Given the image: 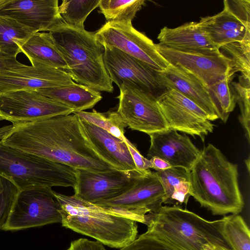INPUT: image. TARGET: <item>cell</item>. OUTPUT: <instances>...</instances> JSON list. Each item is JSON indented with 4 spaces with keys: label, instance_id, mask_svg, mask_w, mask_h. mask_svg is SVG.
<instances>
[{
    "label": "cell",
    "instance_id": "1",
    "mask_svg": "<svg viewBox=\"0 0 250 250\" xmlns=\"http://www.w3.org/2000/svg\"><path fill=\"white\" fill-rule=\"evenodd\" d=\"M0 141L11 148L75 169L98 172L115 169L96 152L81 119L73 113L12 124Z\"/></svg>",
    "mask_w": 250,
    "mask_h": 250
},
{
    "label": "cell",
    "instance_id": "2",
    "mask_svg": "<svg viewBox=\"0 0 250 250\" xmlns=\"http://www.w3.org/2000/svg\"><path fill=\"white\" fill-rule=\"evenodd\" d=\"M236 164L208 144L189 171L190 196L214 215L238 214L244 207Z\"/></svg>",
    "mask_w": 250,
    "mask_h": 250
},
{
    "label": "cell",
    "instance_id": "3",
    "mask_svg": "<svg viewBox=\"0 0 250 250\" xmlns=\"http://www.w3.org/2000/svg\"><path fill=\"white\" fill-rule=\"evenodd\" d=\"M61 207L62 226L109 247L121 249L133 242L138 234L137 222L75 196L53 191Z\"/></svg>",
    "mask_w": 250,
    "mask_h": 250
},
{
    "label": "cell",
    "instance_id": "4",
    "mask_svg": "<svg viewBox=\"0 0 250 250\" xmlns=\"http://www.w3.org/2000/svg\"><path fill=\"white\" fill-rule=\"evenodd\" d=\"M49 32L73 81L99 92H113V83L104 62V47L95 32L75 29L63 22Z\"/></svg>",
    "mask_w": 250,
    "mask_h": 250
},
{
    "label": "cell",
    "instance_id": "5",
    "mask_svg": "<svg viewBox=\"0 0 250 250\" xmlns=\"http://www.w3.org/2000/svg\"><path fill=\"white\" fill-rule=\"evenodd\" d=\"M223 221L206 220L179 206H162L150 213L147 231L181 250H204L209 244L229 247L222 234Z\"/></svg>",
    "mask_w": 250,
    "mask_h": 250
},
{
    "label": "cell",
    "instance_id": "6",
    "mask_svg": "<svg viewBox=\"0 0 250 250\" xmlns=\"http://www.w3.org/2000/svg\"><path fill=\"white\" fill-rule=\"evenodd\" d=\"M0 177L19 191L76 184L75 169L44 158L11 148L0 141Z\"/></svg>",
    "mask_w": 250,
    "mask_h": 250
},
{
    "label": "cell",
    "instance_id": "7",
    "mask_svg": "<svg viewBox=\"0 0 250 250\" xmlns=\"http://www.w3.org/2000/svg\"><path fill=\"white\" fill-rule=\"evenodd\" d=\"M164 196L163 185L155 171L147 169L138 173L132 185L122 194L94 204L146 225L148 214L162 206Z\"/></svg>",
    "mask_w": 250,
    "mask_h": 250
},
{
    "label": "cell",
    "instance_id": "8",
    "mask_svg": "<svg viewBox=\"0 0 250 250\" xmlns=\"http://www.w3.org/2000/svg\"><path fill=\"white\" fill-rule=\"evenodd\" d=\"M52 188L19 191L1 230L15 231L61 223V207Z\"/></svg>",
    "mask_w": 250,
    "mask_h": 250
},
{
    "label": "cell",
    "instance_id": "9",
    "mask_svg": "<svg viewBox=\"0 0 250 250\" xmlns=\"http://www.w3.org/2000/svg\"><path fill=\"white\" fill-rule=\"evenodd\" d=\"M103 46L106 70L112 82L120 89H135L156 99L167 91L156 71L118 49Z\"/></svg>",
    "mask_w": 250,
    "mask_h": 250
},
{
    "label": "cell",
    "instance_id": "10",
    "mask_svg": "<svg viewBox=\"0 0 250 250\" xmlns=\"http://www.w3.org/2000/svg\"><path fill=\"white\" fill-rule=\"evenodd\" d=\"M95 36L102 46L118 49L156 71L165 70L169 64L157 51L156 44L134 28L132 22H106Z\"/></svg>",
    "mask_w": 250,
    "mask_h": 250
},
{
    "label": "cell",
    "instance_id": "11",
    "mask_svg": "<svg viewBox=\"0 0 250 250\" xmlns=\"http://www.w3.org/2000/svg\"><path fill=\"white\" fill-rule=\"evenodd\" d=\"M73 112L72 109L36 90L0 93V116L12 124L40 121Z\"/></svg>",
    "mask_w": 250,
    "mask_h": 250
},
{
    "label": "cell",
    "instance_id": "12",
    "mask_svg": "<svg viewBox=\"0 0 250 250\" xmlns=\"http://www.w3.org/2000/svg\"><path fill=\"white\" fill-rule=\"evenodd\" d=\"M157 101L169 129L198 136L203 141L213 132L214 125L207 113L177 91L167 90Z\"/></svg>",
    "mask_w": 250,
    "mask_h": 250
},
{
    "label": "cell",
    "instance_id": "13",
    "mask_svg": "<svg viewBox=\"0 0 250 250\" xmlns=\"http://www.w3.org/2000/svg\"><path fill=\"white\" fill-rule=\"evenodd\" d=\"M117 112L132 130L148 135L168 129L157 99L135 89H120Z\"/></svg>",
    "mask_w": 250,
    "mask_h": 250
},
{
    "label": "cell",
    "instance_id": "14",
    "mask_svg": "<svg viewBox=\"0 0 250 250\" xmlns=\"http://www.w3.org/2000/svg\"><path fill=\"white\" fill-rule=\"evenodd\" d=\"M75 171L76 184L74 195L92 204L122 194L131 187L139 173L116 169L98 172L77 169Z\"/></svg>",
    "mask_w": 250,
    "mask_h": 250
},
{
    "label": "cell",
    "instance_id": "15",
    "mask_svg": "<svg viewBox=\"0 0 250 250\" xmlns=\"http://www.w3.org/2000/svg\"><path fill=\"white\" fill-rule=\"evenodd\" d=\"M31 64L0 71V93L36 91L75 83L66 72L60 69L39 62H33Z\"/></svg>",
    "mask_w": 250,
    "mask_h": 250
},
{
    "label": "cell",
    "instance_id": "16",
    "mask_svg": "<svg viewBox=\"0 0 250 250\" xmlns=\"http://www.w3.org/2000/svg\"><path fill=\"white\" fill-rule=\"evenodd\" d=\"M156 47L169 64L186 69L208 87L223 79L230 70L229 60L220 52L205 54L169 49L158 44Z\"/></svg>",
    "mask_w": 250,
    "mask_h": 250
},
{
    "label": "cell",
    "instance_id": "17",
    "mask_svg": "<svg viewBox=\"0 0 250 250\" xmlns=\"http://www.w3.org/2000/svg\"><path fill=\"white\" fill-rule=\"evenodd\" d=\"M0 16L15 20L34 33L49 32L63 22L58 0H11L0 9Z\"/></svg>",
    "mask_w": 250,
    "mask_h": 250
},
{
    "label": "cell",
    "instance_id": "18",
    "mask_svg": "<svg viewBox=\"0 0 250 250\" xmlns=\"http://www.w3.org/2000/svg\"><path fill=\"white\" fill-rule=\"evenodd\" d=\"M150 145L148 158L158 157L172 167H182L190 171L199 158L200 150L189 137L168 129L149 135Z\"/></svg>",
    "mask_w": 250,
    "mask_h": 250
},
{
    "label": "cell",
    "instance_id": "19",
    "mask_svg": "<svg viewBox=\"0 0 250 250\" xmlns=\"http://www.w3.org/2000/svg\"><path fill=\"white\" fill-rule=\"evenodd\" d=\"M157 75L167 90H175L190 99L207 113L210 121L219 119L208 86L192 73L181 66L169 64L165 70L157 71Z\"/></svg>",
    "mask_w": 250,
    "mask_h": 250
},
{
    "label": "cell",
    "instance_id": "20",
    "mask_svg": "<svg viewBox=\"0 0 250 250\" xmlns=\"http://www.w3.org/2000/svg\"><path fill=\"white\" fill-rule=\"evenodd\" d=\"M81 121L91 144L106 163L119 171L139 172L126 142L120 140L89 122Z\"/></svg>",
    "mask_w": 250,
    "mask_h": 250
},
{
    "label": "cell",
    "instance_id": "21",
    "mask_svg": "<svg viewBox=\"0 0 250 250\" xmlns=\"http://www.w3.org/2000/svg\"><path fill=\"white\" fill-rule=\"evenodd\" d=\"M158 45L176 50L216 54L219 49L199 27L198 22H188L175 28L165 26L158 35Z\"/></svg>",
    "mask_w": 250,
    "mask_h": 250
},
{
    "label": "cell",
    "instance_id": "22",
    "mask_svg": "<svg viewBox=\"0 0 250 250\" xmlns=\"http://www.w3.org/2000/svg\"><path fill=\"white\" fill-rule=\"evenodd\" d=\"M198 24L219 49L229 43L250 39V25L241 21L225 3L222 11L201 18Z\"/></svg>",
    "mask_w": 250,
    "mask_h": 250
},
{
    "label": "cell",
    "instance_id": "23",
    "mask_svg": "<svg viewBox=\"0 0 250 250\" xmlns=\"http://www.w3.org/2000/svg\"><path fill=\"white\" fill-rule=\"evenodd\" d=\"M36 91L72 109L73 112L92 108L102 99L99 91L75 83L65 86Z\"/></svg>",
    "mask_w": 250,
    "mask_h": 250
},
{
    "label": "cell",
    "instance_id": "24",
    "mask_svg": "<svg viewBox=\"0 0 250 250\" xmlns=\"http://www.w3.org/2000/svg\"><path fill=\"white\" fill-rule=\"evenodd\" d=\"M31 63H41L67 72L68 68L56 48L49 32H36L21 46Z\"/></svg>",
    "mask_w": 250,
    "mask_h": 250
},
{
    "label": "cell",
    "instance_id": "25",
    "mask_svg": "<svg viewBox=\"0 0 250 250\" xmlns=\"http://www.w3.org/2000/svg\"><path fill=\"white\" fill-rule=\"evenodd\" d=\"M33 33L16 20L0 16V55L16 58L21 46Z\"/></svg>",
    "mask_w": 250,
    "mask_h": 250
},
{
    "label": "cell",
    "instance_id": "26",
    "mask_svg": "<svg viewBox=\"0 0 250 250\" xmlns=\"http://www.w3.org/2000/svg\"><path fill=\"white\" fill-rule=\"evenodd\" d=\"M234 76L229 70L223 79L208 87L217 115L224 123L227 122L236 104L230 84Z\"/></svg>",
    "mask_w": 250,
    "mask_h": 250
},
{
    "label": "cell",
    "instance_id": "27",
    "mask_svg": "<svg viewBox=\"0 0 250 250\" xmlns=\"http://www.w3.org/2000/svg\"><path fill=\"white\" fill-rule=\"evenodd\" d=\"M222 234L231 250H250V229L243 218L238 214L224 216Z\"/></svg>",
    "mask_w": 250,
    "mask_h": 250
},
{
    "label": "cell",
    "instance_id": "28",
    "mask_svg": "<svg viewBox=\"0 0 250 250\" xmlns=\"http://www.w3.org/2000/svg\"><path fill=\"white\" fill-rule=\"evenodd\" d=\"M145 4L144 0H100L99 7L107 22L128 23Z\"/></svg>",
    "mask_w": 250,
    "mask_h": 250
},
{
    "label": "cell",
    "instance_id": "29",
    "mask_svg": "<svg viewBox=\"0 0 250 250\" xmlns=\"http://www.w3.org/2000/svg\"><path fill=\"white\" fill-rule=\"evenodd\" d=\"M100 0H63L59 11L63 22L77 29H84V22L89 14L99 7Z\"/></svg>",
    "mask_w": 250,
    "mask_h": 250
},
{
    "label": "cell",
    "instance_id": "30",
    "mask_svg": "<svg viewBox=\"0 0 250 250\" xmlns=\"http://www.w3.org/2000/svg\"><path fill=\"white\" fill-rule=\"evenodd\" d=\"M83 120L89 122L106 131L120 140L126 142L125 128L127 125L123 122L117 111L101 113L93 109L92 112H74Z\"/></svg>",
    "mask_w": 250,
    "mask_h": 250
},
{
    "label": "cell",
    "instance_id": "31",
    "mask_svg": "<svg viewBox=\"0 0 250 250\" xmlns=\"http://www.w3.org/2000/svg\"><path fill=\"white\" fill-rule=\"evenodd\" d=\"M219 51L230 61V72H240L250 79V39L232 42L221 46Z\"/></svg>",
    "mask_w": 250,
    "mask_h": 250
},
{
    "label": "cell",
    "instance_id": "32",
    "mask_svg": "<svg viewBox=\"0 0 250 250\" xmlns=\"http://www.w3.org/2000/svg\"><path fill=\"white\" fill-rule=\"evenodd\" d=\"M230 84L235 97L236 103L238 104L240 109L239 120L244 128L245 136L250 143V79L240 75L239 82H231Z\"/></svg>",
    "mask_w": 250,
    "mask_h": 250
},
{
    "label": "cell",
    "instance_id": "33",
    "mask_svg": "<svg viewBox=\"0 0 250 250\" xmlns=\"http://www.w3.org/2000/svg\"><path fill=\"white\" fill-rule=\"evenodd\" d=\"M155 173L164 189L163 204H168L174 189L181 182L189 181V171L182 167H171Z\"/></svg>",
    "mask_w": 250,
    "mask_h": 250
},
{
    "label": "cell",
    "instance_id": "34",
    "mask_svg": "<svg viewBox=\"0 0 250 250\" xmlns=\"http://www.w3.org/2000/svg\"><path fill=\"white\" fill-rule=\"evenodd\" d=\"M119 250H181L158 236L146 231Z\"/></svg>",
    "mask_w": 250,
    "mask_h": 250
},
{
    "label": "cell",
    "instance_id": "35",
    "mask_svg": "<svg viewBox=\"0 0 250 250\" xmlns=\"http://www.w3.org/2000/svg\"><path fill=\"white\" fill-rule=\"evenodd\" d=\"M18 192L12 183L0 177V229L5 224Z\"/></svg>",
    "mask_w": 250,
    "mask_h": 250
},
{
    "label": "cell",
    "instance_id": "36",
    "mask_svg": "<svg viewBox=\"0 0 250 250\" xmlns=\"http://www.w3.org/2000/svg\"><path fill=\"white\" fill-rule=\"evenodd\" d=\"M224 3L241 21L250 25V0H226Z\"/></svg>",
    "mask_w": 250,
    "mask_h": 250
},
{
    "label": "cell",
    "instance_id": "37",
    "mask_svg": "<svg viewBox=\"0 0 250 250\" xmlns=\"http://www.w3.org/2000/svg\"><path fill=\"white\" fill-rule=\"evenodd\" d=\"M125 143L135 166L139 172H143L150 168H152V164L150 160L144 157L136 147L128 139Z\"/></svg>",
    "mask_w": 250,
    "mask_h": 250
},
{
    "label": "cell",
    "instance_id": "38",
    "mask_svg": "<svg viewBox=\"0 0 250 250\" xmlns=\"http://www.w3.org/2000/svg\"><path fill=\"white\" fill-rule=\"evenodd\" d=\"M67 250H106L103 244L97 241L80 238L72 241Z\"/></svg>",
    "mask_w": 250,
    "mask_h": 250
},
{
    "label": "cell",
    "instance_id": "39",
    "mask_svg": "<svg viewBox=\"0 0 250 250\" xmlns=\"http://www.w3.org/2000/svg\"><path fill=\"white\" fill-rule=\"evenodd\" d=\"M24 65V64L18 61L16 58L0 55V71L22 66Z\"/></svg>",
    "mask_w": 250,
    "mask_h": 250
},
{
    "label": "cell",
    "instance_id": "40",
    "mask_svg": "<svg viewBox=\"0 0 250 250\" xmlns=\"http://www.w3.org/2000/svg\"><path fill=\"white\" fill-rule=\"evenodd\" d=\"M149 160L152 164V168L156 171L164 170L172 167L168 162L158 157H153Z\"/></svg>",
    "mask_w": 250,
    "mask_h": 250
},
{
    "label": "cell",
    "instance_id": "41",
    "mask_svg": "<svg viewBox=\"0 0 250 250\" xmlns=\"http://www.w3.org/2000/svg\"><path fill=\"white\" fill-rule=\"evenodd\" d=\"M204 250H231L229 247L209 244L205 246Z\"/></svg>",
    "mask_w": 250,
    "mask_h": 250
},
{
    "label": "cell",
    "instance_id": "42",
    "mask_svg": "<svg viewBox=\"0 0 250 250\" xmlns=\"http://www.w3.org/2000/svg\"><path fill=\"white\" fill-rule=\"evenodd\" d=\"M11 0H0V9L6 4L9 3Z\"/></svg>",
    "mask_w": 250,
    "mask_h": 250
},
{
    "label": "cell",
    "instance_id": "43",
    "mask_svg": "<svg viewBox=\"0 0 250 250\" xmlns=\"http://www.w3.org/2000/svg\"><path fill=\"white\" fill-rule=\"evenodd\" d=\"M246 166L248 167V171H250V158H249L248 159V160H246Z\"/></svg>",
    "mask_w": 250,
    "mask_h": 250
},
{
    "label": "cell",
    "instance_id": "44",
    "mask_svg": "<svg viewBox=\"0 0 250 250\" xmlns=\"http://www.w3.org/2000/svg\"><path fill=\"white\" fill-rule=\"evenodd\" d=\"M1 120H3V119H2V118L1 117V116H0V121H1Z\"/></svg>",
    "mask_w": 250,
    "mask_h": 250
}]
</instances>
